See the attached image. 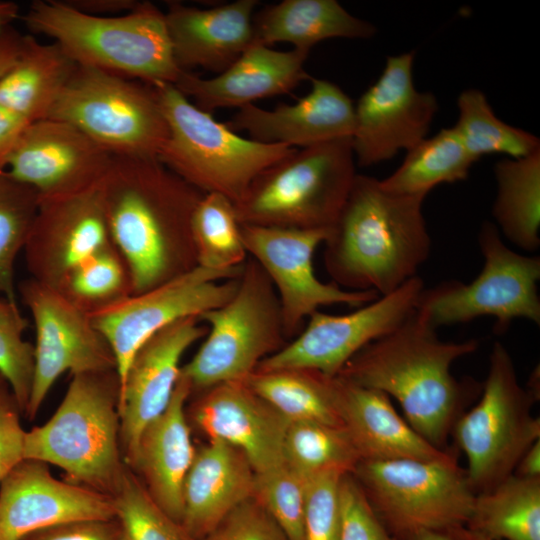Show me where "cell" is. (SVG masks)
Listing matches in <instances>:
<instances>
[{
	"instance_id": "cell-51",
	"label": "cell",
	"mask_w": 540,
	"mask_h": 540,
	"mask_svg": "<svg viewBox=\"0 0 540 540\" xmlns=\"http://www.w3.org/2000/svg\"><path fill=\"white\" fill-rule=\"evenodd\" d=\"M399 540H485L465 525L437 530H418L398 538Z\"/></svg>"
},
{
	"instance_id": "cell-13",
	"label": "cell",
	"mask_w": 540,
	"mask_h": 540,
	"mask_svg": "<svg viewBox=\"0 0 540 540\" xmlns=\"http://www.w3.org/2000/svg\"><path fill=\"white\" fill-rule=\"evenodd\" d=\"M243 266L228 271L197 266L158 287L89 313L113 352L120 385L135 353L155 333L178 319L199 317L227 302L237 290Z\"/></svg>"
},
{
	"instance_id": "cell-38",
	"label": "cell",
	"mask_w": 540,
	"mask_h": 540,
	"mask_svg": "<svg viewBox=\"0 0 540 540\" xmlns=\"http://www.w3.org/2000/svg\"><path fill=\"white\" fill-rule=\"evenodd\" d=\"M91 313L132 294L128 268L114 245L80 263L57 289Z\"/></svg>"
},
{
	"instance_id": "cell-43",
	"label": "cell",
	"mask_w": 540,
	"mask_h": 540,
	"mask_svg": "<svg viewBox=\"0 0 540 540\" xmlns=\"http://www.w3.org/2000/svg\"><path fill=\"white\" fill-rule=\"evenodd\" d=\"M347 473L334 468L307 477L304 540L341 539V483Z\"/></svg>"
},
{
	"instance_id": "cell-9",
	"label": "cell",
	"mask_w": 540,
	"mask_h": 540,
	"mask_svg": "<svg viewBox=\"0 0 540 540\" xmlns=\"http://www.w3.org/2000/svg\"><path fill=\"white\" fill-rule=\"evenodd\" d=\"M481 397L455 422L451 435L467 458L466 475L475 494L513 474L521 456L540 440L538 398L520 385L507 348L494 342Z\"/></svg>"
},
{
	"instance_id": "cell-45",
	"label": "cell",
	"mask_w": 540,
	"mask_h": 540,
	"mask_svg": "<svg viewBox=\"0 0 540 540\" xmlns=\"http://www.w3.org/2000/svg\"><path fill=\"white\" fill-rule=\"evenodd\" d=\"M202 540H288L266 509L254 498L232 510Z\"/></svg>"
},
{
	"instance_id": "cell-31",
	"label": "cell",
	"mask_w": 540,
	"mask_h": 540,
	"mask_svg": "<svg viewBox=\"0 0 540 540\" xmlns=\"http://www.w3.org/2000/svg\"><path fill=\"white\" fill-rule=\"evenodd\" d=\"M497 184L492 215L505 238L526 252L540 246V150L504 158L494 166Z\"/></svg>"
},
{
	"instance_id": "cell-42",
	"label": "cell",
	"mask_w": 540,
	"mask_h": 540,
	"mask_svg": "<svg viewBox=\"0 0 540 540\" xmlns=\"http://www.w3.org/2000/svg\"><path fill=\"white\" fill-rule=\"evenodd\" d=\"M307 477L286 462L255 474L254 498L266 509L288 540H304Z\"/></svg>"
},
{
	"instance_id": "cell-33",
	"label": "cell",
	"mask_w": 540,
	"mask_h": 540,
	"mask_svg": "<svg viewBox=\"0 0 540 540\" xmlns=\"http://www.w3.org/2000/svg\"><path fill=\"white\" fill-rule=\"evenodd\" d=\"M246 384L291 421H314L342 426L333 377L304 369L254 371Z\"/></svg>"
},
{
	"instance_id": "cell-6",
	"label": "cell",
	"mask_w": 540,
	"mask_h": 540,
	"mask_svg": "<svg viewBox=\"0 0 540 540\" xmlns=\"http://www.w3.org/2000/svg\"><path fill=\"white\" fill-rule=\"evenodd\" d=\"M352 138L296 149L262 171L235 204L242 225L329 229L355 177Z\"/></svg>"
},
{
	"instance_id": "cell-49",
	"label": "cell",
	"mask_w": 540,
	"mask_h": 540,
	"mask_svg": "<svg viewBox=\"0 0 540 540\" xmlns=\"http://www.w3.org/2000/svg\"><path fill=\"white\" fill-rule=\"evenodd\" d=\"M72 8L89 15L119 16L131 12L138 4L136 0H67Z\"/></svg>"
},
{
	"instance_id": "cell-25",
	"label": "cell",
	"mask_w": 540,
	"mask_h": 540,
	"mask_svg": "<svg viewBox=\"0 0 540 540\" xmlns=\"http://www.w3.org/2000/svg\"><path fill=\"white\" fill-rule=\"evenodd\" d=\"M257 0H237L209 9L178 1L164 12L173 56L182 71L201 67L222 73L254 42Z\"/></svg>"
},
{
	"instance_id": "cell-40",
	"label": "cell",
	"mask_w": 540,
	"mask_h": 540,
	"mask_svg": "<svg viewBox=\"0 0 540 540\" xmlns=\"http://www.w3.org/2000/svg\"><path fill=\"white\" fill-rule=\"evenodd\" d=\"M112 499L115 517L128 540H191L181 525L153 500L128 466Z\"/></svg>"
},
{
	"instance_id": "cell-37",
	"label": "cell",
	"mask_w": 540,
	"mask_h": 540,
	"mask_svg": "<svg viewBox=\"0 0 540 540\" xmlns=\"http://www.w3.org/2000/svg\"><path fill=\"white\" fill-rule=\"evenodd\" d=\"M284 461L305 477L339 468L352 473L359 455L343 426L291 421L283 444Z\"/></svg>"
},
{
	"instance_id": "cell-8",
	"label": "cell",
	"mask_w": 540,
	"mask_h": 540,
	"mask_svg": "<svg viewBox=\"0 0 540 540\" xmlns=\"http://www.w3.org/2000/svg\"><path fill=\"white\" fill-rule=\"evenodd\" d=\"M198 318L208 328L206 339L180 370L192 392L246 381L262 360L287 344L276 290L250 256L235 294Z\"/></svg>"
},
{
	"instance_id": "cell-35",
	"label": "cell",
	"mask_w": 540,
	"mask_h": 540,
	"mask_svg": "<svg viewBox=\"0 0 540 540\" xmlns=\"http://www.w3.org/2000/svg\"><path fill=\"white\" fill-rule=\"evenodd\" d=\"M457 106L459 116L452 128L475 161L492 153L519 159L540 150V141L535 135L496 116L482 91H462Z\"/></svg>"
},
{
	"instance_id": "cell-27",
	"label": "cell",
	"mask_w": 540,
	"mask_h": 540,
	"mask_svg": "<svg viewBox=\"0 0 540 540\" xmlns=\"http://www.w3.org/2000/svg\"><path fill=\"white\" fill-rule=\"evenodd\" d=\"M333 390L337 412L360 461L454 458L418 434L382 391L336 376Z\"/></svg>"
},
{
	"instance_id": "cell-32",
	"label": "cell",
	"mask_w": 540,
	"mask_h": 540,
	"mask_svg": "<svg viewBox=\"0 0 540 540\" xmlns=\"http://www.w3.org/2000/svg\"><path fill=\"white\" fill-rule=\"evenodd\" d=\"M465 526L485 540H540V477L512 474L476 494Z\"/></svg>"
},
{
	"instance_id": "cell-7",
	"label": "cell",
	"mask_w": 540,
	"mask_h": 540,
	"mask_svg": "<svg viewBox=\"0 0 540 540\" xmlns=\"http://www.w3.org/2000/svg\"><path fill=\"white\" fill-rule=\"evenodd\" d=\"M152 87L169 128L157 159L204 194H221L235 205L262 171L297 149L243 138L196 107L173 84Z\"/></svg>"
},
{
	"instance_id": "cell-1",
	"label": "cell",
	"mask_w": 540,
	"mask_h": 540,
	"mask_svg": "<svg viewBox=\"0 0 540 540\" xmlns=\"http://www.w3.org/2000/svg\"><path fill=\"white\" fill-rule=\"evenodd\" d=\"M110 239L124 260L132 294L196 268L194 210L204 195L157 158L114 157L101 183Z\"/></svg>"
},
{
	"instance_id": "cell-39",
	"label": "cell",
	"mask_w": 540,
	"mask_h": 540,
	"mask_svg": "<svg viewBox=\"0 0 540 540\" xmlns=\"http://www.w3.org/2000/svg\"><path fill=\"white\" fill-rule=\"evenodd\" d=\"M39 206L37 192L0 171V298L16 300L14 266Z\"/></svg>"
},
{
	"instance_id": "cell-46",
	"label": "cell",
	"mask_w": 540,
	"mask_h": 540,
	"mask_svg": "<svg viewBox=\"0 0 540 540\" xmlns=\"http://www.w3.org/2000/svg\"><path fill=\"white\" fill-rule=\"evenodd\" d=\"M20 413L8 383L0 375V485L24 460L26 431L21 425Z\"/></svg>"
},
{
	"instance_id": "cell-16",
	"label": "cell",
	"mask_w": 540,
	"mask_h": 540,
	"mask_svg": "<svg viewBox=\"0 0 540 540\" xmlns=\"http://www.w3.org/2000/svg\"><path fill=\"white\" fill-rule=\"evenodd\" d=\"M330 229H291L242 225L248 256L270 278L281 306L286 338L296 337L311 314L321 307L347 305L359 308L380 297L375 291H351L318 279L313 258Z\"/></svg>"
},
{
	"instance_id": "cell-17",
	"label": "cell",
	"mask_w": 540,
	"mask_h": 540,
	"mask_svg": "<svg viewBox=\"0 0 540 540\" xmlns=\"http://www.w3.org/2000/svg\"><path fill=\"white\" fill-rule=\"evenodd\" d=\"M414 55L410 51L388 57L379 78L354 106L352 146L361 167L392 159L426 138L438 102L433 93L415 88Z\"/></svg>"
},
{
	"instance_id": "cell-36",
	"label": "cell",
	"mask_w": 540,
	"mask_h": 540,
	"mask_svg": "<svg viewBox=\"0 0 540 540\" xmlns=\"http://www.w3.org/2000/svg\"><path fill=\"white\" fill-rule=\"evenodd\" d=\"M192 237L199 267L228 271L248 258L234 203L218 193H205L192 217Z\"/></svg>"
},
{
	"instance_id": "cell-4",
	"label": "cell",
	"mask_w": 540,
	"mask_h": 540,
	"mask_svg": "<svg viewBox=\"0 0 540 540\" xmlns=\"http://www.w3.org/2000/svg\"><path fill=\"white\" fill-rule=\"evenodd\" d=\"M23 21L53 40L77 64L154 86L175 84L181 71L173 56L164 12L144 1L129 13L95 16L62 0L33 1Z\"/></svg>"
},
{
	"instance_id": "cell-20",
	"label": "cell",
	"mask_w": 540,
	"mask_h": 540,
	"mask_svg": "<svg viewBox=\"0 0 540 540\" xmlns=\"http://www.w3.org/2000/svg\"><path fill=\"white\" fill-rule=\"evenodd\" d=\"M115 517L112 497L56 479L48 464L24 459L0 485V540L71 522Z\"/></svg>"
},
{
	"instance_id": "cell-44",
	"label": "cell",
	"mask_w": 540,
	"mask_h": 540,
	"mask_svg": "<svg viewBox=\"0 0 540 540\" xmlns=\"http://www.w3.org/2000/svg\"><path fill=\"white\" fill-rule=\"evenodd\" d=\"M341 504L340 540H399L383 525L351 473L342 479Z\"/></svg>"
},
{
	"instance_id": "cell-47",
	"label": "cell",
	"mask_w": 540,
	"mask_h": 540,
	"mask_svg": "<svg viewBox=\"0 0 540 540\" xmlns=\"http://www.w3.org/2000/svg\"><path fill=\"white\" fill-rule=\"evenodd\" d=\"M22 540H128L120 522L89 520L65 523L36 531Z\"/></svg>"
},
{
	"instance_id": "cell-14",
	"label": "cell",
	"mask_w": 540,
	"mask_h": 540,
	"mask_svg": "<svg viewBox=\"0 0 540 540\" xmlns=\"http://www.w3.org/2000/svg\"><path fill=\"white\" fill-rule=\"evenodd\" d=\"M424 288L417 275L351 313L316 311L292 341L262 360L255 371L304 369L336 377L362 348L395 330L415 312Z\"/></svg>"
},
{
	"instance_id": "cell-10",
	"label": "cell",
	"mask_w": 540,
	"mask_h": 540,
	"mask_svg": "<svg viewBox=\"0 0 540 540\" xmlns=\"http://www.w3.org/2000/svg\"><path fill=\"white\" fill-rule=\"evenodd\" d=\"M46 118L71 124L114 157L157 158L169 128L152 86L77 65Z\"/></svg>"
},
{
	"instance_id": "cell-21",
	"label": "cell",
	"mask_w": 540,
	"mask_h": 540,
	"mask_svg": "<svg viewBox=\"0 0 540 540\" xmlns=\"http://www.w3.org/2000/svg\"><path fill=\"white\" fill-rule=\"evenodd\" d=\"M207 331L197 316L181 318L155 333L135 353L119 396L120 441L126 464L143 429L168 406L183 354Z\"/></svg>"
},
{
	"instance_id": "cell-19",
	"label": "cell",
	"mask_w": 540,
	"mask_h": 540,
	"mask_svg": "<svg viewBox=\"0 0 540 540\" xmlns=\"http://www.w3.org/2000/svg\"><path fill=\"white\" fill-rule=\"evenodd\" d=\"M101 183L74 195L39 201L23 249L30 278L58 289L80 263L112 245Z\"/></svg>"
},
{
	"instance_id": "cell-3",
	"label": "cell",
	"mask_w": 540,
	"mask_h": 540,
	"mask_svg": "<svg viewBox=\"0 0 540 540\" xmlns=\"http://www.w3.org/2000/svg\"><path fill=\"white\" fill-rule=\"evenodd\" d=\"M424 199L387 191L379 179L357 174L324 242L332 282L383 296L417 276L431 251Z\"/></svg>"
},
{
	"instance_id": "cell-50",
	"label": "cell",
	"mask_w": 540,
	"mask_h": 540,
	"mask_svg": "<svg viewBox=\"0 0 540 540\" xmlns=\"http://www.w3.org/2000/svg\"><path fill=\"white\" fill-rule=\"evenodd\" d=\"M25 35H21L12 27L0 33V78L15 64L19 58Z\"/></svg>"
},
{
	"instance_id": "cell-23",
	"label": "cell",
	"mask_w": 540,
	"mask_h": 540,
	"mask_svg": "<svg viewBox=\"0 0 540 540\" xmlns=\"http://www.w3.org/2000/svg\"><path fill=\"white\" fill-rule=\"evenodd\" d=\"M310 92L293 105L281 104L273 110L246 105L226 126L245 130L252 140L305 148L320 143L352 138L355 109L352 100L336 84L310 78Z\"/></svg>"
},
{
	"instance_id": "cell-12",
	"label": "cell",
	"mask_w": 540,
	"mask_h": 540,
	"mask_svg": "<svg viewBox=\"0 0 540 540\" xmlns=\"http://www.w3.org/2000/svg\"><path fill=\"white\" fill-rule=\"evenodd\" d=\"M351 474L397 538L465 525L472 512L476 494L455 457L360 461Z\"/></svg>"
},
{
	"instance_id": "cell-26",
	"label": "cell",
	"mask_w": 540,
	"mask_h": 540,
	"mask_svg": "<svg viewBox=\"0 0 540 540\" xmlns=\"http://www.w3.org/2000/svg\"><path fill=\"white\" fill-rule=\"evenodd\" d=\"M191 393L189 381L180 373L168 406L143 429L126 464L159 507L180 525L183 485L196 451L185 414Z\"/></svg>"
},
{
	"instance_id": "cell-48",
	"label": "cell",
	"mask_w": 540,
	"mask_h": 540,
	"mask_svg": "<svg viewBox=\"0 0 540 540\" xmlns=\"http://www.w3.org/2000/svg\"><path fill=\"white\" fill-rule=\"evenodd\" d=\"M29 123L20 115L0 105V171L5 170L10 152Z\"/></svg>"
},
{
	"instance_id": "cell-52",
	"label": "cell",
	"mask_w": 540,
	"mask_h": 540,
	"mask_svg": "<svg viewBox=\"0 0 540 540\" xmlns=\"http://www.w3.org/2000/svg\"><path fill=\"white\" fill-rule=\"evenodd\" d=\"M513 474L526 478L540 477V440L521 456Z\"/></svg>"
},
{
	"instance_id": "cell-5",
	"label": "cell",
	"mask_w": 540,
	"mask_h": 540,
	"mask_svg": "<svg viewBox=\"0 0 540 540\" xmlns=\"http://www.w3.org/2000/svg\"><path fill=\"white\" fill-rule=\"evenodd\" d=\"M119 396L116 370L72 375L52 417L26 431L24 459L55 465L65 480L112 497L127 467Z\"/></svg>"
},
{
	"instance_id": "cell-11",
	"label": "cell",
	"mask_w": 540,
	"mask_h": 540,
	"mask_svg": "<svg viewBox=\"0 0 540 540\" xmlns=\"http://www.w3.org/2000/svg\"><path fill=\"white\" fill-rule=\"evenodd\" d=\"M478 245L484 258L481 272L470 283L449 280L424 288L416 303L418 318L437 330L492 316L495 334L505 333L515 319L539 325V256L510 249L489 221L480 227Z\"/></svg>"
},
{
	"instance_id": "cell-34",
	"label": "cell",
	"mask_w": 540,
	"mask_h": 540,
	"mask_svg": "<svg viewBox=\"0 0 540 540\" xmlns=\"http://www.w3.org/2000/svg\"><path fill=\"white\" fill-rule=\"evenodd\" d=\"M475 162L455 130L443 128L409 149L402 164L380 183L393 193L426 197L439 184L465 180Z\"/></svg>"
},
{
	"instance_id": "cell-41",
	"label": "cell",
	"mask_w": 540,
	"mask_h": 540,
	"mask_svg": "<svg viewBox=\"0 0 540 540\" xmlns=\"http://www.w3.org/2000/svg\"><path fill=\"white\" fill-rule=\"evenodd\" d=\"M29 323L16 300L0 298V375L24 415L34 375V346L23 334Z\"/></svg>"
},
{
	"instance_id": "cell-30",
	"label": "cell",
	"mask_w": 540,
	"mask_h": 540,
	"mask_svg": "<svg viewBox=\"0 0 540 540\" xmlns=\"http://www.w3.org/2000/svg\"><path fill=\"white\" fill-rule=\"evenodd\" d=\"M76 67L56 43L25 35L19 58L0 78V105L30 123L44 119Z\"/></svg>"
},
{
	"instance_id": "cell-15",
	"label": "cell",
	"mask_w": 540,
	"mask_h": 540,
	"mask_svg": "<svg viewBox=\"0 0 540 540\" xmlns=\"http://www.w3.org/2000/svg\"><path fill=\"white\" fill-rule=\"evenodd\" d=\"M19 292L36 331L33 382L24 413L33 419L63 373L116 370V361L89 313L59 290L28 278L20 283Z\"/></svg>"
},
{
	"instance_id": "cell-24",
	"label": "cell",
	"mask_w": 540,
	"mask_h": 540,
	"mask_svg": "<svg viewBox=\"0 0 540 540\" xmlns=\"http://www.w3.org/2000/svg\"><path fill=\"white\" fill-rule=\"evenodd\" d=\"M309 53L295 48L277 51L253 42L214 78L181 71L174 86L210 114L221 108H242L259 99L289 93L301 81L310 79L304 69Z\"/></svg>"
},
{
	"instance_id": "cell-2",
	"label": "cell",
	"mask_w": 540,
	"mask_h": 540,
	"mask_svg": "<svg viewBox=\"0 0 540 540\" xmlns=\"http://www.w3.org/2000/svg\"><path fill=\"white\" fill-rule=\"evenodd\" d=\"M478 346L476 339H439L414 312L395 330L362 348L338 376L394 398L418 434L447 450L455 422L482 390V384L471 378L457 379L451 367Z\"/></svg>"
},
{
	"instance_id": "cell-29",
	"label": "cell",
	"mask_w": 540,
	"mask_h": 540,
	"mask_svg": "<svg viewBox=\"0 0 540 540\" xmlns=\"http://www.w3.org/2000/svg\"><path fill=\"white\" fill-rule=\"evenodd\" d=\"M376 27L350 14L336 0H283L253 17L254 43L288 42L309 51L332 38L368 39Z\"/></svg>"
},
{
	"instance_id": "cell-18",
	"label": "cell",
	"mask_w": 540,
	"mask_h": 540,
	"mask_svg": "<svg viewBox=\"0 0 540 540\" xmlns=\"http://www.w3.org/2000/svg\"><path fill=\"white\" fill-rule=\"evenodd\" d=\"M113 158L71 124L44 118L24 129L6 160L5 171L33 188L41 201L97 186Z\"/></svg>"
},
{
	"instance_id": "cell-22",
	"label": "cell",
	"mask_w": 540,
	"mask_h": 540,
	"mask_svg": "<svg viewBox=\"0 0 540 540\" xmlns=\"http://www.w3.org/2000/svg\"><path fill=\"white\" fill-rule=\"evenodd\" d=\"M191 413L195 425L209 440H222L239 449L255 474L285 462L283 444L290 421L245 381L203 390L192 404Z\"/></svg>"
},
{
	"instance_id": "cell-28",
	"label": "cell",
	"mask_w": 540,
	"mask_h": 540,
	"mask_svg": "<svg viewBox=\"0 0 540 540\" xmlns=\"http://www.w3.org/2000/svg\"><path fill=\"white\" fill-rule=\"evenodd\" d=\"M255 472L246 456L217 439L195 451L183 485L181 527L202 540L237 506L254 497Z\"/></svg>"
},
{
	"instance_id": "cell-53",
	"label": "cell",
	"mask_w": 540,
	"mask_h": 540,
	"mask_svg": "<svg viewBox=\"0 0 540 540\" xmlns=\"http://www.w3.org/2000/svg\"><path fill=\"white\" fill-rule=\"evenodd\" d=\"M19 5L11 1H0V33L19 17Z\"/></svg>"
}]
</instances>
